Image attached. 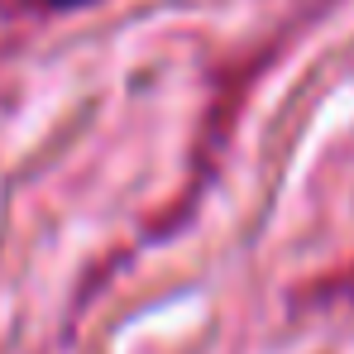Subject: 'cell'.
I'll return each mask as SVG.
<instances>
[{"label":"cell","mask_w":354,"mask_h":354,"mask_svg":"<svg viewBox=\"0 0 354 354\" xmlns=\"http://www.w3.org/2000/svg\"><path fill=\"white\" fill-rule=\"evenodd\" d=\"M48 5H82V0H48Z\"/></svg>","instance_id":"6da1fadb"}]
</instances>
